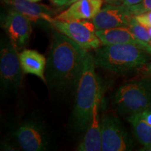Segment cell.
I'll return each mask as SVG.
<instances>
[{
    "mask_svg": "<svg viewBox=\"0 0 151 151\" xmlns=\"http://www.w3.org/2000/svg\"><path fill=\"white\" fill-rule=\"evenodd\" d=\"M50 42L46 83L52 91L66 92L76 86L88 50L55 29Z\"/></svg>",
    "mask_w": 151,
    "mask_h": 151,
    "instance_id": "6da1fadb",
    "label": "cell"
},
{
    "mask_svg": "<svg viewBox=\"0 0 151 151\" xmlns=\"http://www.w3.org/2000/svg\"><path fill=\"white\" fill-rule=\"evenodd\" d=\"M93 55L88 52L76 86L71 120L78 132L86 131L91 120L94 104L101 101V86L95 71Z\"/></svg>",
    "mask_w": 151,
    "mask_h": 151,
    "instance_id": "7a4b0ae2",
    "label": "cell"
},
{
    "mask_svg": "<svg viewBox=\"0 0 151 151\" xmlns=\"http://www.w3.org/2000/svg\"><path fill=\"white\" fill-rule=\"evenodd\" d=\"M150 55L132 44L101 45L94 49L95 66L116 74L138 70L148 63Z\"/></svg>",
    "mask_w": 151,
    "mask_h": 151,
    "instance_id": "3957f363",
    "label": "cell"
},
{
    "mask_svg": "<svg viewBox=\"0 0 151 151\" xmlns=\"http://www.w3.org/2000/svg\"><path fill=\"white\" fill-rule=\"evenodd\" d=\"M114 104L118 113L127 117L151 109V78L141 77L120 86Z\"/></svg>",
    "mask_w": 151,
    "mask_h": 151,
    "instance_id": "277c9868",
    "label": "cell"
},
{
    "mask_svg": "<svg viewBox=\"0 0 151 151\" xmlns=\"http://www.w3.org/2000/svg\"><path fill=\"white\" fill-rule=\"evenodd\" d=\"M19 52L9 39L4 38L0 46V87L2 95L17 92L22 79Z\"/></svg>",
    "mask_w": 151,
    "mask_h": 151,
    "instance_id": "5b68a950",
    "label": "cell"
},
{
    "mask_svg": "<svg viewBox=\"0 0 151 151\" xmlns=\"http://www.w3.org/2000/svg\"><path fill=\"white\" fill-rule=\"evenodd\" d=\"M49 24L54 29L67 36L87 50L96 49L101 46L92 21L61 20L52 18Z\"/></svg>",
    "mask_w": 151,
    "mask_h": 151,
    "instance_id": "8992f818",
    "label": "cell"
},
{
    "mask_svg": "<svg viewBox=\"0 0 151 151\" xmlns=\"http://www.w3.org/2000/svg\"><path fill=\"white\" fill-rule=\"evenodd\" d=\"M101 147L103 151H127L134 143L121 122L111 113L101 120Z\"/></svg>",
    "mask_w": 151,
    "mask_h": 151,
    "instance_id": "52a82bcc",
    "label": "cell"
},
{
    "mask_svg": "<svg viewBox=\"0 0 151 151\" xmlns=\"http://www.w3.org/2000/svg\"><path fill=\"white\" fill-rule=\"evenodd\" d=\"M16 137L20 146L26 151L47 150L51 145V138L46 127L35 119H29L20 124Z\"/></svg>",
    "mask_w": 151,
    "mask_h": 151,
    "instance_id": "ba28073f",
    "label": "cell"
},
{
    "mask_svg": "<svg viewBox=\"0 0 151 151\" xmlns=\"http://www.w3.org/2000/svg\"><path fill=\"white\" fill-rule=\"evenodd\" d=\"M3 27L9 39L18 51L27 45L32 32L31 21L13 8L6 16Z\"/></svg>",
    "mask_w": 151,
    "mask_h": 151,
    "instance_id": "9c48e42d",
    "label": "cell"
},
{
    "mask_svg": "<svg viewBox=\"0 0 151 151\" xmlns=\"http://www.w3.org/2000/svg\"><path fill=\"white\" fill-rule=\"evenodd\" d=\"M134 16L129 8L122 4H108L101 9L92 19L97 30L128 27Z\"/></svg>",
    "mask_w": 151,
    "mask_h": 151,
    "instance_id": "30bf717a",
    "label": "cell"
},
{
    "mask_svg": "<svg viewBox=\"0 0 151 151\" xmlns=\"http://www.w3.org/2000/svg\"><path fill=\"white\" fill-rule=\"evenodd\" d=\"M96 34L101 45L132 44L143 49L151 56V45L136 37L128 27L97 30Z\"/></svg>",
    "mask_w": 151,
    "mask_h": 151,
    "instance_id": "8fae6325",
    "label": "cell"
},
{
    "mask_svg": "<svg viewBox=\"0 0 151 151\" xmlns=\"http://www.w3.org/2000/svg\"><path fill=\"white\" fill-rule=\"evenodd\" d=\"M103 0H78L54 18L61 20H92L101 10Z\"/></svg>",
    "mask_w": 151,
    "mask_h": 151,
    "instance_id": "7c38bea8",
    "label": "cell"
},
{
    "mask_svg": "<svg viewBox=\"0 0 151 151\" xmlns=\"http://www.w3.org/2000/svg\"><path fill=\"white\" fill-rule=\"evenodd\" d=\"M5 2L11 6L29 19L31 22L45 21L49 23L54 18L55 11L48 6L27 0H4Z\"/></svg>",
    "mask_w": 151,
    "mask_h": 151,
    "instance_id": "4fadbf2b",
    "label": "cell"
},
{
    "mask_svg": "<svg viewBox=\"0 0 151 151\" xmlns=\"http://www.w3.org/2000/svg\"><path fill=\"white\" fill-rule=\"evenodd\" d=\"M100 101L94 104L90 124L87 128L82 141L77 146L78 151H101V125L99 116Z\"/></svg>",
    "mask_w": 151,
    "mask_h": 151,
    "instance_id": "5bb4252c",
    "label": "cell"
},
{
    "mask_svg": "<svg viewBox=\"0 0 151 151\" xmlns=\"http://www.w3.org/2000/svg\"><path fill=\"white\" fill-rule=\"evenodd\" d=\"M19 58L23 73L37 76L46 83L45 70L47 60L43 55L37 50L24 49L19 53Z\"/></svg>",
    "mask_w": 151,
    "mask_h": 151,
    "instance_id": "9a60e30c",
    "label": "cell"
},
{
    "mask_svg": "<svg viewBox=\"0 0 151 151\" xmlns=\"http://www.w3.org/2000/svg\"><path fill=\"white\" fill-rule=\"evenodd\" d=\"M131 124L134 134L143 146V150L151 151V123L145 120L140 113H135L127 117Z\"/></svg>",
    "mask_w": 151,
    "mask_h": 151,
    "instance_id": "2e32d148",
    "label": "cell"
},
{
    "mask_svg": "<svg viewBox=\"0 0 151 151\" xmlns=\"http://www.w3.org/2000/svg\"><path fill=\"white\" fill-rule=\"evenodd\" d=\"M128 27L136 37L140 39L141 41H143L151 45V37L149 35L148 30L143 24H141L140 22L137 21L134 16L130 20Z\"/></svg>",
    "mask_w": 151,
    "mask_h": 151,
    "instance_id": "e0dca14e",
    "label": "cell"
},
{
    "mask_svg": "<svg viewBox=\"0 0 151 151\" xmlns=\"http://www.w3.org/2000/svg\"><path fill=\"white\" fill-rule=\"evenodd\" d=\"M129 10L134 16L151 11V0H143L139 4L129 6Z\"/></svg>",
    "mask_w": 151,
    "mask_h": 151,
    "instance_id": "ac0fdd59",
    "label": "cell"
},
{
    "mask_svg": "<svg viewBox=\"0 0 151 151\" xmlns=\"http://www.w3.org/2000/svg\"><path fill=\"white\" fill-rule=\"evenodd\" d=\"M139 22L144 26L151 27V11L134 16Z\"/></svg>",
    "mask_w": 151,
    "mask_h": 151,
    "instance_id": "d6986e66",
    "label": "cell"
},
{
    "mask_svg": "<svg viewBox=\"0 0 151 151\" xmlns=\"http://www.w3.org/2000/svg\"><path fill=\"white\" fill-rule=\"evenodd\" d=\"M141 77H148L151 78V61H149L144 66L138 69Z\"/></svg>",
    "mask_w": 151,
    "mask_h": 151,
    "instance_id": "ffe728a7",
    "label": "cell"
},
{
    "mask_svg": "<svg viewBox=\"0 0 151 151\" xmlns=\"http://www.w3.org/2000/svg\"><path fill=\"white\" fill-rule=\"evenodd\" d=\"M143 0H119V4H122L126 6H132L140 4Z\"/></svg>",
    "mask_w": 151,
    "mask_h": 151,
    "instance_id": "44dd1931",
    "label": "cell"
},
{
    "mask_svg": "<svg viewBox=\"0 0 151 151\" xmlns=\"http://www.w3.org/2000/svg\"><path fill=\"white\" fill-rule=\"evenodd\" d=\"M50 1L57 6H62L67 5L69 0H50Z\"/></svg>",
    "mask_w": 151,
    "mask_h": 151,
    "instance_id": "7402d4cb",
    "label": "cell"
},
{
    "mask_svg": "<svg viewBox=\"0 0 151 151\" xmlns=\"http://www.w3.org/2000/svg\"><path fill=\"white\" fill-rule=\"evenodd\" d=\"M105 2L110 4H120L119 0H103Z\"/></svg>",
    "mask_w": 151,
    "mask_h": 151,
    "instance_id": "603a6c76",
    "label": "cell"
},
{
    "mask_svg": "<svg viewBox=\"0 0 151 151\" xmlns=\"http://www.w3.org/2000/svg\"><path fill=\"white\" fill-rule=\"evenodd\" d=\"M76 1H78V0H69V1H68V3L67 4V5L66 6H69V5H71V4H73V3H74V2H76Z\"/></svg>",
    "mask_w": 151,
    "mask_h": 151,
    "instance_id": "cb8c5ba5",
    "label": "cell"
},
{
    "mask_svg": "<svg viewBox=\"0 0 151 151\" xmlns=\"http://www.w3.org/2000/svg\"><path fill=\"white\" fill-rule=\"evenodd\" d=\"M143 26H144V25H143ZM144 27L146 28L147 30H148L149 35H150V37H151V27H149V26H144Z\"/></svg>",
    "mask_w": 151,
    "mask_h": 151,
    "instance_id": "d4e9b609",
    "label": "cell"
},
{
    "mask_svg": "<svg viewBox=\"0 0 151 151\" xmlns=\"http://www.w3.org/2000/svg\"><path fill=\"white\" fill-rule=\"evenodd\" d=\"M27 1H32V2H39V1H41V0H27Z\"/></svg>",
    "mask_w": 151,
    "mask_h": 151,
    "instance_id": "484cf974",
    "label": "cell"
}]
</instances>
